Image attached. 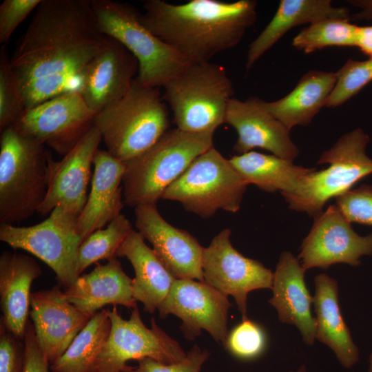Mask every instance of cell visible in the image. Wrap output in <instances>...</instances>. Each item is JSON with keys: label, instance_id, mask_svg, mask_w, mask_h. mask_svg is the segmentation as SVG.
I'll use <instances>...</instances> for the list:
<instances>
[{"label": "cell", "instance_id": "1", "mask_svg": "<svg viewBox=\"0 0 372 372\" xmlns=\"http://www.w3.org/2000/svg\"><path fill=\"white\" fill-rule=\"evenodd\" d=\"M106 39L89 0H42L10 58L25 109L70 90Z\"/></svg>", "mask_w": 372, "mask_h": 372}, {"label": "cell", "instance_id": "2", "mask_svg": "<svg viewBox=\"0 0 372 372\" xmlns=\"http://www.w3.org/2000/svg\"><path fill=\"white\" fill-rule=\"evenodd\" d=\"M256 5L253 0H148L140 20L189 63H201L240 42L256 21Z\"/></svg>", "mask_w": 372, "mask_h": 372}, {"label": "cell", "instance_id": "3", "mask_svg": "<svg viewBox=\"0 0 372 372\" xmlns=\"http://www.w3.org/2000/svg\"><path fill=\"white\" fill-rule=\"evenodd\" d=\"M214 134L169 130L149 148L125 163V203L134 208L156 204L192 163L214 146Z\"/></svg>", "mask_w": 372, "mask_h": 372}, {"label": "cell", "instance_id": "4", "mask_svg": "<svg viewBox=\"0 0 372 372\" xmlns=\"http://www.w3.org/2000/svg\"><path fill=\"white\" fill-rule=\"evenodd\" d=\"M45 147L12 126L1 132V224L14 225L37 213L48 185Z\"/></svg>", "mask_w": 372, "mask_h": 372}, {"label": "cell", "instance_id": "5", "mask_svg": "<svg viewBox=\"0 0 372 372\" xmlns=\"http://www.w3.org/2000/svg\"><path fill=\"white\" fill-rule=\"evenodd\" d=\"M94 126L107 151L125 163L169 130V120L159 89L143 86L135 79L123 98L95 115Z\"/></svg>", "mask_w": 372, "mask_h": 372}, {"label": "cell", "instance_id": "6", "mask_svg": "<svg viewBox=\"0 0 372 372\" xmlns=\"http://www.w3.org/2000/svg\"><path fill=\"white\" fill-rule=\"evenodd\" d=\"M163 99L176 128L189 133L215 132L225 121L234 95L231 80L217 63H190L163 86Z\"/></svg>", "mask_w": 372, "mask_h": 372}, {"label": "cell", "instance_id": "7", "mask_svg": "<svg viewBox=\"0 0 372 372\" xmlns=\"http://www.w3.org/2000/svg\"><path fill=\"white\" fill-rule=\"evenodd\" d=\"M101 32L123 45L137 59L136 80L143 86L163 87L190 63L153 34L132 5L111 0H91Z\"/></svg>", "mask_w": 372, "mask_h": 372}, {"label": "cell", "instance_id": "8", "mask_svg": "<svg viewBox=\"0 0 372 372\" xmlns=\"http://www.w3.org/2000/svg\"><path fill=\"white\" fill-rule=\"evenodd\" d=\"M369 141V136L360 128L342 135L318 161L329 166L308 173L294 192L282 195L289 208L314 218L323 211L329 200L348 192L371 174L372 159L366 153Z\"/></svg>", "mask_w": 372, "mask_h": 372}, {"label": "cell", "instance_id": "9", "mask_svg": "<svg viewBox=\"0 0 372 372\" xmlns=\"http://www.w3.org/2000/svg\"><path fill=\"white\" fill-rule=\"evenodd\" d=\"M248 183L214 146L198 156L163 193L162 199L176 201L203 218L218 210L237 212Z\"/></svg>", "mask_w": 372, "mask_h": 372}, {"label": "cell", "instance_id": "10", "mask_svg": "<svg viewBox=\"0 0 372 372\" xmlns=\"http://www.w3.org/2000/svg\"><path fill=\"white\" fill-rule=\"evenodd\" d=\"M78 217L65 207L56 206L46 219L34 225L1 224L0 240L41 260L66 288L79 277L76 262L83 240L77 231Z\"/></svg>", "mask_w": 372, "mask_h": 372}, {"label": "cell", "instance_id": "11", "mask_svg": "<svg viewBox=\"0 0 372 372\" xmlns=\"http://www.w3.org/2000/svg\"><path fill=\"white\" fill-rule=\"evenodd\" d=\"M112 327L109 337L87 372H127L129 360L150 358L164 364L178 363L187 353L151 319V327L143 323L138 307L128 320L118 313L116 305L107 310Z\"/></svg>", "mask_w": 372, "mask_h": 372}, {"label": "cell", "instance_id": "12", "mask_svg": "<svg viewBox=\"0 0 372 372\" xmlns=\"http://www.w3.org/2000/svg\"><path fill=\"white\" fill-rule=\"evenodd\" d=\"M94 117L74 89L25 109L12 127L65 156L94 126Z\"/></svg>", "mask_w": 372, "mask_h": 372}, {"label": "cell", "instance_id": "13", "mask_svg": "<svg viewBox=\"0 0 372 372\" xmlns=\"http://www.w3.org/2000/svg\"><path fill=\"white\" fill-rule=\"evenodd\" d=\"M231 231L224 229L203 248L204 281L224 296L234 298L242 320L247 319L250 291L272 289L273 273L260 262L244 256L232 245Z\"/></svg>", "mask_w": 372, "mask_h": 372}, {"label": "cell", "instance_id": "14", "mask_svg": "<svg viewBox=\"0 0 372 372\" xmlns=\"http://www.w3.org/2000/svg\"><path fill=\"white\" fill-rule=\"evenodd\" d=\"M231 307L227 296L205 282L175 279L158 311L162 319L171 314L179 318L187 340H195L205 330L216 342L224 344Z\"/></svg>", "mask_w": 372, "mask_h": 372}, {"label": "cell", "instance_id": "15", "mask_svg": "<svg viewBox=\"0 0 372 372\" xmlns=\"http://www.w3.org/2000/svg\"><path fill=\"white\" fill-rule=\"evenodd\" d=\"M372 254V233L358 234L335 205L314 217L298 258L307 271L344 263L358 266L360 258Z\"/></svg>", "mask_w": 372, "mask_h": 372}, {"label": "cell", "instance_id": "16", "mask_svg": "<svg viewBox=\"0 0 372 372\" xmlns=\"http://www.w3.org/2000/svg\"><path fill=\"white\" fill-rule=\"evenodd\" d=\"M101 141L99 131L93 126L61 160L54 161L49 151L48 190L37 213L46 216L62 206L79 216L87 201L91 167Z\"/></svg>", "mask_w": 372, "mask_h": 372}, {"label": "cell", "instance_id": "17", "mask_svg": "<svg viewBox=\"0 0 372 372\" xmlns=\"http://www.w3.org/2000/svg\"><path fill=\"white\" fill-rule=\"evenodd\" d=\"M138 231L153 247L157 258L176 279L204 281L203 248L185 230L175 227L160 214L156 204L134 208Z\"/></svg>", "mask_w": 372, "mask_h": 372}, {"label": "cell", "instance_id": "18", "mask_svg": "<svg viewBox=\"0 0 372 372\" xmlns=\"http://www.w3.org/2000/svg\"><path fill=\"white\" fill-rule=\"evenodd\" d=\"M138 71L135 56L120 42L106 36L84 70L79 90L96 115L127 93Z\"/></svg>", "mask_w": 372, "mask_h": 372}, {"label": "cell", "instance_id": "19", "mask_svg": "<svg viewBox=\"0 0 372 372\" xmlns=\"http://www.w3.org/2000/svg\"><path fill=\"white\" fill-rule=\"evenodd\" d=\"M30 307L38 344L50 364L63 355L92 318L70 303L57 286L32 292Z\"/></svg>", "mask_w": 372, "mask_h": 372}, {"label": "cell", "instance_id": "20", "mask_svg": "<svg viewBox=\"0 0 372 372\" xmlns=\"http://www.w3.org/2000/svg\"><path fill=\"white\" fill-rule=\"evenodd\" d=\"M225 123L232 126L238 134L234 146L237 154L261 148L291 161L299 154L298 147L290 137V131L259 104L258 98L247 101L231 99Z\"/></svg>", "mask_w": 372, "mask_h": 372}, {"label": "cell", "instance_id": "21", "mask_svg": "<svg viewBox=\"0 0 372 372\" xmlns=\"http://www.w3.org/2000/svg\"><path fill=\"white\" fill-rule=\"evenodd\" d=\"M305 271L298 258L283 251L273 273L269 303L276 309L280 322L296 326L303 341L312 345L316 340V320L311 311L313 297L305 283Z\"/></svg>", "mask_w": 372, "mask_h": 372}, {"label": "cell", "instance_id": "22", "mask_svg": "<svg viewBox=\"0 0 372 372\" xmlns=\"http://www.w3.org/2000/svg\"><path fill=\"white\" fill-rule=\"evenodd\" d=\"M93 165L91 190L77 221V231L83 241L120 215L123 207L121 184L125 163L99 148Z\"/></svg>", "mask_w": 372, "mask_h": 372}, {"label": "cell", "instance_id": "23", "mask_svg": "<svg viewBox=\"0 0 372 372\" xmlns=\"http://www.w3.org/2000/svg\"><path fill=\"white\" fill-rule=\"evenodd\" d=\"M63 292L70 303L91 316L106 304H120L130 309L137 307L132 279L125 273L116 257L80 276Z\"/></svg>", "mask_w": 372, "mask_h": 372}, {"label": "cell", "instance_id": "24", "mask_svg": "<svg viewBox=\"0 0 372 372\" xmlns=\"http://www.w3.org/2000/svg\"><path fill=\"white\" fill-rule=\"evenodd\" d=\"M41 273L36 260L29 256L4 251L0 256L1 319L22 340L29 320L32 283Z\"/></svg>", "mask_w": 372, "mask_h": 372}, {"label": "cell", "instance_id": "25", "mask_svg": "<svg viewBox=\"0 0 372 372\" xmlns=\"http://www.w3.org/2000/svg\"><path fill=\"white\" fill-rule=\"evenodd\" d=\"M314 285L316 339L333 351L342 366L350 369L359 361L360 352L340 309L338 282L323 273L315 277Z\"/></svg>", "mask_w": 372, "mask_h": 372}, {"label": "cell", "instance_id": "26", "mask_svg": "<svg viewBox=\"0 0 372 372\" xmlns=\"http://www.w3.org/2000/svg\"><path fill=\"white\" fill-rule=\"evenodd\" d=\"M116 256L125 257L132 264L133 296L144 305V311L154 313L167 296L175 278L165 268L145 238L132 229L117 250Z\"/></svg>", "mask_w": 372, "mask_h": 372}, {"label": "cell", "instance_id": "27", "mask_svg": "<svg viewBox=\"0 0 372 372\" xmlns=\"http://www.w3.org/2000/svg\"><path fill=\"white\" fill-rule=\"evenodd\" d=\"M337 81L335 72L310 70L284 97L259 104L289 131L298 125H309L331 94Z\"/></svg>", "mask_w": 372, "mask_h": 372}, {"label": "cell", "instance_id": "28", "mask_svg": "<svg viewBox=\"0 0 372 372\" xmlns=\"http://www.w3.org/2000/svg\"><path fill=\"white\" fill-rule=\"evenodd\" d=\"M331 18L349 20V11L344 7L333 6L330 0L280 1L270 22L249 47L247 70L290 29Z\"/></svg>", "mask_w": 372, "mask_h": 372}, {"label": "cell", "instance_id": "29", "mask_svg": "<svg viewBox=\"0 0 372 372\" xmlns=\"http://www.w3.org/2000/svg\"><path fill=\"white\" fill-rule=\"evenodd\" d=\"M229 161L248 185H255L267 192L278 191L282 195L294 192L302 178L316 169L253 150L236 154Z\"/></svg>", "mask_w": 372, "mask_h": 372}, {"label": "cell", "instance_id": "30", "mask_svg": "<svg viewBox=\"0 0 372 372\" xmlns=\"http://www.w3.org/2000/svg\"><path fill=\"white\" fill-rule=\"evenodd\" d=\"M111 327L107 309L96 312L63 355L50 364V371L87 372L106 342Z\"/></svg>", "mask_w": 372, "mask_h": 372}, {"label": "cell", "instance_id": "31", "mask_svg": "<svg viewBox=\"0 0 372 372\" xmlns=\"http://www.w3.org/2000/svg\"><path fill=\"white\" fill-rule=\"evenodd\" d=\"M132 229L130 220L121 214L105 229L92 233L82 242L78 251V275L80 276L88 267L99 260L116 257L118 249Z\"/></svg>", "mask_w": 372, "mask_h": 372}, {"label": "cell", "instance_id": "32", "mask_svg": "<svg viewBox=\"0 0 372 372\" xmlns=\"http://www.w3.org/2000/svg\"><path fill=\"white\" fill-rule=\"evenodd\" d=\"M358 27L346 19H322L299 32L293 39L292 45L306 54L327 47L355 46Z\"/></svg>", "mask_w": 372, "mask_h": 372}, {"label": "cell", "instance_id": "33", "mask_svg": "<svg viewBox=\"0 0 372 372\" xmlns=\"http://www.w3.org/2000/svg\"><path fill=\"white\" fill-rule=\"evenodd\" d=\"M25 110L17 79L4 45L0 50V131L12 126Z\"/></svg>", "mask_w": 372, "mask_h": 372}, {"label": "cell", "instance_id": "34", "mask_svg": "<svg viewBox=\"0 0 372 372\" xmlns=\"http://www.w3.org/2000/svg\"><path fill=\"white\" fill-rule=\"evenodd\" d=\"M335 73L337 81L326 107L342 105L372 81V58L364 61L349 59Z\"/></svg>", "mask_w": 372, "mask_h": 372}, {"label": "cell", "instance_id": "35", "mask_svg": "<svg viewBox=\"0 0 372 372\" xmlns=\"http://www.w3.org/2000/svg\"><path fill=\"white\" fill-rule=\"evenodd\" d=\"M224 344L234 356L245 360L253 359L263 352L266 336L260 325L247 318L228 333Z\"/></svg>", "mask_w": 372, "mask_h": 372}, {"label": "cell", "instance_id": "36", "mask_svg": "<svg viewBox=\"0 0 372 372\" xmlns=\"http://www.w3.org/2000/svg\"><path fill=\"white\" fill-rule=\"evenodd\" d=\"M335 200V205L350 223L372 226V185L351 189Z\"/></svg>", "mask_w": 372, "mask_h": 372}, {"label": "cell", "instance_id": "37", "mask_svg": "<svg viewBox=\"0 0 372 372\" xmlns=\"http://www.w3.org/2000/svg\"><path fill=\"white\" fill-rule=\"evenodd\" d=\"M209 355L208 351L194 344L180 362L164 364L150 358H143L137 360V366H133L127 372H200Z\"/></svg>", "mask_w": 372, "mask_h": 372}, {"label": "cell", "instance_id": "38", "mask_svg": "<svg viewBox=\"0 0 372 372\" xmlns=\"http://www.w3.org/2000/svg\"><path fill=\"white\" fill-rule=\"evenodd\" d=\"M42 1V0H41ZM41 0H5L0 6V43L4 45Z\"/></svg>", "mask_w": 372, "mask_h": 372}, {"label": "cell", "instance_id": "39", "mask_svg": "<svg viewBox=\"0 0 372 372\" xmlns=\"http://www.w3.org/2000/svg\"><path fill=\"white\" fill-rule=\"evenodd\" d=\"M0 320V372H23L25 345Z\"/></svg>", "mask_w": 372, "mask_h": 372}, {"label": "cell", "instance_id": "40", "mask_svg": "<svg viewBox=\"0 0 372 372\" xmlns=\"http://www.w3.org/2000/svg\"><path fill=\"white\" fill-rule=\"evenodd\" d=\"M23 342L25 354L23 372H51L50 364L39 348L33 324L30 319L27 323Z\"/></svg>", "mask_w": 372, "mask_h": 372}, {"label": "cell", "instance_id": "41", "mask_svg": "<svg viewBox=\"0 0 372 372\" xmlns=\"http://www.w3.org/2000/svg\"><path fill=\"white\" fill-rule=\"evenodd\" d=\"M355 46L369 58H372V25L358 27Z\"/></svg>", "mask_w": 372, "mask_h": 372}, {"label": "cell", "instance_id": "42", "mask_svg": "<svg viewBox=\"0 0 372 372\" xmlns=\"http://www.w3.org/2000/svg\"><path fill=\"white\" fill-rule=\"evenodd\" d=\"M348 2L360 9V11L353 15L355 19L372 20V0H353Z\"/></svg>", "mask_w": 372, "mask_h": 372}, {"label": "cell", "instance_id": "43", "mask_svg": "<svg viewBox=\"0 0 372 372\" xmlns=\"http://www.w3.org/2000/svg\"><path fill=\"white\" fill-rule=\"evenodd\" d=\"M289 372H308V371L307 369L306 366L304 364H302L300 366V367L297 370L291 371Z\"/></svg>", "mask_w": 372, "mask_h": 372}, {"label": "cell", "instance_id": "44", "mask_svg": "<svg viewBox=\"0 0 372 372\" xmlns=\"http://www.w3.org/2000/svg\"><path fill=\"white\" fill-rule=\"evenodd\" d=\"M369 362V372H372V353L370 354Z\"/></svg>", "mask_w": 372, "mask_h": 372}]
</instances>
